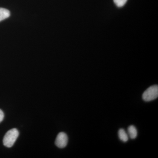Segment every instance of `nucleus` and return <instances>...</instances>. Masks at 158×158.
I'll use <instances>...</instances> for the list:
<instances>
[{
  "label": "nucleus",
  "mask_w": 158,
  "mask_h": 158,
  "mask_svg": "<svg viewBox=\"0 0 158 158\" xmlns=\"http://www.w3.org/2000/svg\"><path fill=\"white\" fill-rule=\"evenodd\" d=\"M19 135V132L16 128L9 130L6 133L3 138V144L6 147L11 148L13 146Z\"/></svg>",
  "instance_id": "f257e3e1"
},
{
  "label": "nucleus",
  "mask_w": 158,
  "mask_h": 158,
  "mask_svg": "<svg viewBox=\"0 0 158 158\" xmlns=\"http://www.w3.org/2000/svg\"><path fill=\"white\" fill-rule=\"evenodd\" d=\"M158 86L153 85L148 88L142 94V98L145 102H150L157 98Z\"/></svg>",
  "instance_id": "f03ea898"
},
{
  "label": "nucleus",
  "mask_w": 158,
  "mask_h": 158,
  "mask_svg": "<svg viewBox=\"0 0 158 158\" xmlns=\"http://www.w3.org/2000/svg\"><path fill=\"white\" fill-rule=\"evenodd\" d=\"M68 138L67 135L64 132H60L58 134L56 138L55 144L59 148H63L66 147L68 144Z\"/></svg>",
  "instance_id": "7ed1b4c3"
},
{
  "label": "nucleus",
  "mask_w": 158,
  "mask_h": 158,
  "mask_svg": "<svg viewBox=\"0 0 158 158\" xmlns=\"http://www.w3.org/2000/svg\"><path fill=\"white\" fill-rule=\"evenodd\" d=\"M127 130L129 136L131 138L134 139L136 138L138 135V131L137 129L134 126H130L128 128Z\"/></svg>",
  "instance_id": "20e7f679"
},
{
  "label": "nucleus",
  "mask_w": 158,
  "mask_h": 158,
  "mask_svg": "<svg viewBox=\"0 0 158 158\" xmlns=\"http://www.w3.org/2000/svg\"><path fill=\"white\" fill-rule=\"evenodd\" d=\"M10 15V12L8 9L0 8V22L9 18Z\"/></svg>",
  "instance_id": "39448f33"
},
{
  "label": "nucleus",
  "mask_w": 158,
  "mask_h": 158,
  "mask_svg": "<svg viewBox=\"0 0 158 158\" xmlns=\"http://www.w3.org/2000/svg\"><path fill=\"white\" fill-rule=\"evenodd\" d=\"M118 136L119 139L123 142H127L128 140V136L127 133L123 129H120L118 131Z\"/></svg>",
  "instance_id": "423d86ee"
},
{
  "label": "nucleus",
  "mask_w": 158,
  "mask_h": 158,
  "mask_svg": "<svg viewBox=\"0 0 158 158\" xmlns=\"http://www.w3.org/2000/svg\"><path fill=\"white\" fill-rule=\"evenodd\" d=\"M127 0H113L114 3L118 7H122L125 5Z\"/></svg>",
  "instance_id": "0eeeda50"
},
{
  "label": "nucleus",
  "mask_w": 158,
  "mask_h": 158,
  "mask_svg": "<svg viewBox=\"0 0 158 158\" xmlns=\"http://www.w3.org/2000/svg\"><path fill=\"white\" fill-rule=\"evenodd\" d=\"M4 118V114L3 111L2 110H0V123L2 122L3 121Z\"/></svg>",
  "instance_id": "6e6552de"
}]
</instances>
